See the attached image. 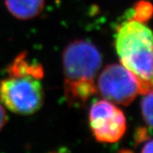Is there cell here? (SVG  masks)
Masks as SVG:
<instances>
[{"mask_svg":"<svg viewBox=\"0 0 153 153\" xmlns=\"http://www.w3.org/2000/svg\"><path fill=\"white\" fill-rule=\"evenodd\" d=\"M152 132L148 131L146 128H144V127H141V128H139L137 129L136 133H135V141L136 143H141L146 140H149L151 139L149 134H151Z\"/></svg>","mask_w":153,"mask_h":153,"instance_id":"obj_9","label":"cell"},{"mask_svg":"<svg viewBox=\"0 0 153 153\" xmlns=\"http://www.w3.org/2000/svg\"><path fill=\"white\" fill-rule=\"evenodd\" d=\"M88 119L94 136L100 142L118 141L127 128L123 112L106 100H99L91 106Z\"/></svg>","mask_w":153,"mask_h":153,"instance_id":"obj_5","label":"cell"},{"mask_svg":"<svg viewBox=\"0 0 153 153\" xmlns=\"http://www.w3.org/2000/svg\"><path fill=\"white\" fill-rule=\"evenodd\" d=\"M62 61L66 102L80 107L97 92L95 77L102 64L100 53L91 43L76 40L66 46Z\"/></svg>","mask_w":153,"mask_h":153,"instance_id":"obj_1","label":"cell"},{"mask_svg":"<svg viewBox=\"0 0 153 153\" xmlns=\"http://www.w3.org/2000/svg\"><path fill=\"white\" fill-rule=\"evenodd\" d=\"M141 152L152 153V139H149L148 141H146V145L143 146Z\"/></svg>","mask_w":153,"mask_h":153,"instance_id":"obj_11","label":"cell"},{"mask_svg":"<svg viewBox=\"0 0 153 153\" xmlns=\"http://www.w3.org/2000/svg\"><path fill=\"white\" fill-rule=\"evenodd\" d=\"M116 50L121 64L136 78L140 94L152 91V33L144 23L128 20L117 29Z\"/></svg>","mask_w":153,"mask_h":153,"instance_id":"obj_3","label":"cell"},{"mask_svg":"<svg viewBox=\"0 0 153 153\" xmlns=\"http://www.w3.org/2000/svg\"><path fill=\"white\" fill-rule=\"evenodd\" d=\"M97 91L106 100L128 105L140 94L136 78L122 64H111L100 74Z\"/></svg>","mask_w":153,"mask_h":153,"instance_id":"obj_4","label":"cell"},{"mask_svg":"<svg viewBox=\"0 0 153 153\" xmlns=\"http://www.w3.org/2000/svg\"><path fill=\"white\" fill-rule=\"evenodd\" d=\"M10 14L17 19L29 20L38 16L44 6V0H5Z\"/></svg>","mask_w":153,"mask_h":153,"instance_id":"obj_6","label":"cell"},{"mask_svg":"<svg viewBox=\"0 0 153 153\" xmlns=\"http://www.w3.org/2000/svg\"><path fill=\"white\" fill-rule=\"evenodd\" d=\"M7 120H8V117H7L5 110L3 107V105L0 104V131L6 124Z\"/></svg>","mask_w":153,"mask_h":153,"instance_id":"obj_10","label":"cell"},{"mask_svg":"<svg viewBox=\"0 0 153 153\" xmlns=\"http://www.w3.org/2000/svg\"><path fill=\"white\" fill-rule=\"evenodd\" d=\"M152 16V5L146 0H140L134 6L133 10V20L137 22H148Z\"/></svg>","mask_w":153,"mask_h":153,"instance_id":"obj_7","label":"cell"},{"mask_svg":"<svg viewBox=\"0 0 153 153\" xmlns=\"http://www.w3.org/2000/svg\"><path fill=\"white\" fill-rule=\"evenodd\" d=\"M141 111L149 130L152 128V91L146 94L141 101Z\"/></svg>","mask_w":153,"mask_h":153,"instance_id":"obj_8","label":"cell"},{"mask_svg":"<svg viewBox=\"0 0 153 153\" xmlns=\"http://www.w3.org/2000/svg\"><path fill=\"white\" fill-rule=\"evenodd\" d=\"M44 76L41 65L31 63L22 53L8 68V76L0 82V100L8 109L20 115L38 111L44 103Z\"/></svg>","mask_w":153,"mask_h":153,"instance_id":"obj_2","label":"cell"}]
</instances>
